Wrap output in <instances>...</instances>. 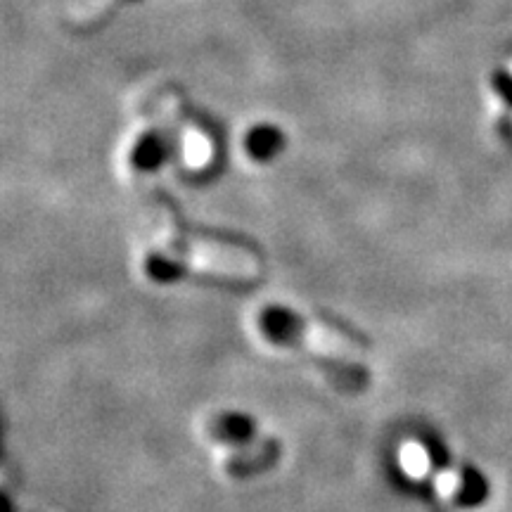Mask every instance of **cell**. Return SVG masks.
Returning <instances> with one entry per match:
<instances>
[{
    "mask_svg": "<svg viewBox=\"0 0 512 512\" xmlns=\"http://www.w3.org/2000/svg\"><path fill=\"white\" fill-rule=\"evenodd\" d=\"M256 325L271 344L302 349L316 358H325V370L342 389L358 392L368 384L370 375L366 366L356 361L354 349L328 328L311 325L299 313L283 309V306H268L259 313Z\"/></svg>",
    "mask_w": 512,
    "mask_h": 512,
    "instance_id": "1",
    "label": "cell"
},
{
    "mask_svg": "<svg viewBox=\"0 0 512 512\" xmlns=\"http://www.w3.org/2000/svg\"><path fill=\"white\" fill-rule=\"evenodd\" d=\"M439 486L460 508H477L489 498V482H486L482 472L472 470V467L446 472Z\"/></svg>",
    "mask_w": 512,
    "mask_h": 512,
    "instance_id": "2",
    "label": "cell"
},
{
    "mask_svg": "<svg viewBox=\"0 0 512 512\" xmlns=\"http://www.w3.org/2000/svg\"><path fill=\"white\" fill-rule=\"evenodd\" d=\"M278 458H280V444L273 439H266V441H259V444H252L247 448H240V451H235L233 456L226 460V472L235 479H247L271 470V467L278 463Z\"/></svg>",
    "mask_w": 512,
    "mask_h": 512,
    "instance_id": "3",
    "label": "cell"
},
{
    "mask_svg": "<svg viewBox=\"0 0 512 512\" xmlns=\"http://www.w3.org/2000/svg\"><path fill=\"white\" fill-rule=\"evenodd\" d=\"M207 434L209 439L240 451V448H247L254 444L256 425L254 420L245 413H219L211 418Z\"/></svg>",
    "mask_w": 512,
    "mask_h": 512,
    "instance_id": "4",
    "label": "cell"
},
{
    "mask_svg": "<svg viewBox=\"0 0 512 512\" xmlns=\"http://www.w3.org/2000/svg\"><path fill=\"white\" fill-rule=\"evenodd\" d=\"M245 145H247L249 155H252L254 159H268L278 152V147L283 145V138H280V133L275 131V128L261 126V128H254V131L249 133Z\"/></svg>",
    "mask_w": 512,
    "mask_h": 512,
    "instance_id": "5",
    "label": "cell"
},
{
    "mask_svg": "<svg viewBox=\"0 0 512 512\" xmlns=\"http://www.w3.org/2000/svg\"><path fill=\"white\" fill-rule=\"evenodd\" d=\"M162 145H159L157 138H147L140 143V147L136 150V164L140 169H155V166L162 162Z\"/></svg>",
    "mask_w": 512,
    "mask_h": 512,
    "instance_id": "6",
    "label": "cell"
},
{
    "mask_svg": "<svg viewBox=\"0 0 512 512\" xmlns=\"http://www.w3.org/2000/svg\"><path fill=\"white\" fill-rule=\"evenodd\" d=\"M185 152H188L190 164H202L209 157V143L202 136H190L185 143Z\"/></svg>",
    "mask_w": 512,
    "mask_h": 512,
    "instance_id": "7",
    "label": "cell"
}]
</instances>
